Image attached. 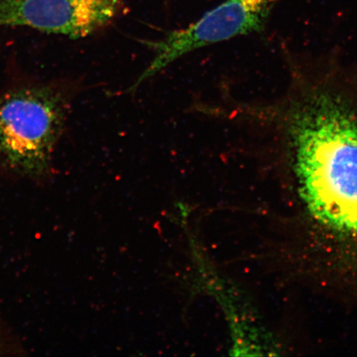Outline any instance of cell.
<instances>
[{
  "label": "cell",
  "mask_w": 357,
  "mask_h": 357,
  "mask_svg": "<svg viewBox=\"0 0 357 357\" xmlns=\"http://www.w3.org/2000/svg\"><path fill=\"white\" fill-rule=\"evenodd\" d=\"M123 8V0H0V28L84 38L110 24Z\"/></svg>",
  "instance_id": "4"
},
{
  "label": "cell",
  "mask_w": 357,
  "mask_h": 357,
  "mask_svg": "<svg viewBox=\"0 0 357 357\" xmlns=\"http://www.w3.org/2000/svg\"><path fill=\"white\" fill-rule=\"evenodd\" d=\"M278 1L226 0L185 29L172 31L156 41L146 40L144 43L153 52V58L128 92L135 91L142 83L191 52L261 32Z\"/></svg>",
  "instance_id": "3"
},
{
  "label": "cell",
  "mask_w": 357,
  "mask_h": 357,
  "mask_svg": "<svg viewBox=\"0 0 357 357\" xmlns=\"http://www.w3.org/2000/svg\"><path fill=\"white\" fill-rule=\"evenodd\" d=\"M68 108L65 93L52 86H24L0 96V164L25 176L46 175Z\"/></svg>",
  "instance_id": "2"
},
{
  "label": "cell",
  "mask_w": 357,
  "mask_h": 357,
  "mask_svg": "<svg viewBox=\"0 0 357 357\" xmlns=\"http://www.w3.org/2000/svg\"><path fill=\"white\" fill-rule=\"evenodd\" d=\"M291 134L298 189L320 223L357 236V118L337 98L321 95L294 115Z\"/></svg>",
  "instance_id": "1"
}]
</instances>
